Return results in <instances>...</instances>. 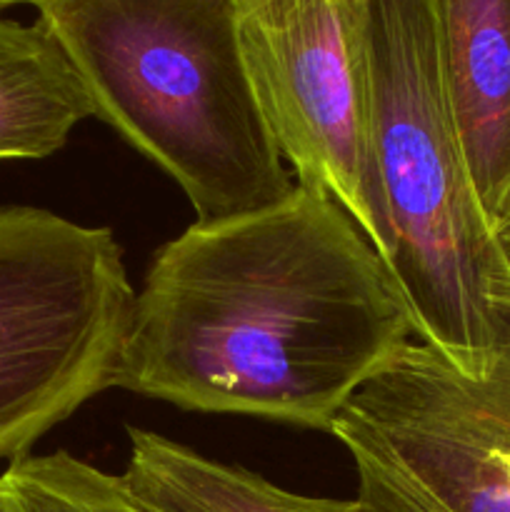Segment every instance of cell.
Segmentation results:
<instances>
[{
  "instance_id": "cell-1",
  "label": "cell",
  "mask_w": 510,
  "mask_h": 512,
  "mask_svg": "<svg viewBox=\"0 0 510 512\" xmlns=\"http://www.w3.org/2000/svg\"><path fill=\"white\" fill-rule=\"evenodd\" d=\"M413 338L375 245L325 190L185 228L135 293L113 388L325 430Z\"/></svg>"
},
{
  "instance_id": "cell-2",
  "label": "cell",
  "mask_w": 510,
  "mask_h": 512,
  "mask_svg": "<svg viewBox=\"0 0 510 512\" xmlns=\"http://www.w3.org/2000/svg\"><path fill=\"white\" fill-rule=\"evenodd\" d=\"M385 258L413 335L475 370L510 345V265L443 85L433 0H358Z\"/></svg>"
},
{
  "instance_id": "cell-3",
  "label": "cell",
  "mask_w": 510,
  "mask_h": 512,
  "mask_svg": "<svg viewBox=\"0 0 510 512\" xmlns=\"http://www.w3.org/2000/svg\"><path fill=\"white\" fill-rule=\"evenodd\" d=\"M38 15L93 113L180 185L198 223L293 190L245 75L230 0H50Z\"/></svg>"
},
{
  "instance_id": "cell-4",
  "label": "cell",
  "mask_w": 510,
  "mask_h": 512,
  "mask_svg": "<svg viewBox=\"0 0 510 512\" xmlns=\"http://www.w3.org/2000/svg\"><path fill=\"white\" fill-rule=\"evenodd\" d=\"M133 300L113 230L0 205V460L113 388Z\"/></svg>"
},
{
  "instance_id": "cell-5",
  "label": "cell",
  "mask_w": 510,
  "mask_h": 512,
  "mask_svg": "<svg viewBox=\"0 0 510 512\" xmlns=\"http://www.w3.org/2000/svg\"><path fill=\"white\" fill-rule=\"evenodd\" d=\"M328 433L353 458L358 512H510V345L463 370L410 340Z\"/></svg>"
},
{
  "instance_id": "cell-6",
  "label": "cell",
  "mask_w": 510,
  "mask_h": 512,
  "mask_svg": "<svg viewBox=\"0 0 510 512\" xmlns=\"http://www.w3.org/2000/svg\"><path fill=\"white\" fill-rule=\"evenodd\" d=\"M245 75L295 180L325 190L388 258L358 0H230Z\"/></svg>"
},
{
  "instance_id": "cell-7",
  "label": "cell",
  "mask_w": 510,
  "mask_h": 512,
  "mask_svg": "<svg viewBox=\"0 0 510 512\" xmlns=\"http://www.w3.org/2000/svg\"><path fill=\"white\" fill-rule=\"evenodd\" d=\"M438 58L475 193L510 220V0H433Z\"/></svg>"
},
{
  "instance_id": "cell-8",
  "label": "cell",
  "mask_w": 510,
  "mask_h": 512,
  "mask_svg": "<svg viewBox=\"0 0 510 512\" xmlns=\"http://www.w3.org/2000/svg\"><path fill=\"white\" fill-rule=\"evenodd\" d=\"M93 103L43 23L0 18V160L58 153Z\"/></svg>"
},
{
  "instance_id": "cell-9",
  "label": "cell",
  "mask_w": 510,
  "mask_h": 512,
  "mask_svg": "<svg viewBox=\"0 0 510 512\" xmlns=\"http://www.w3.org/2000/svg\"><path fill=\"white\" fill-rule=\"evenodd\" d=\"M128 443L123 475L153 512H358L353 500L290 493L153 430L130 425Z\"/></svg>"
},
{
  "instance_id": "cell-10",
  "label": "cell",
  "mask_w": 510,
  "mask_h": 512,
  "mask_svg": "<svg viewBox=\"0 0 510 512\" xmlns=\"http://www.w3.org/2000/svg\"><path fill=\"white\" fill-rule=\"evenodd\" d=\"M0 488L18 512H153L125 475L105 473L68 450L13 460Z\"/></svg>"
},
{
  "instance_id": "cell-11",
  "label": "cell",
  "mask_w": 510,
  "mask_h": 512,
  "mask_svg": "<svg viewBox=\"0 0 510 512\" xmlns=\"http://www.w3.org/2000/svg\"><path fill=\"white\" fill-rule=\"evenodd\" d=\"M495 235H498V243H500V248H503L505 260H508V265H510V220Z\"/></svg>"
},
{
  "instance_id": "cell-12",
  "label": "cell",
  "mask_w": 510,
  "mask_h": 512,
  "mask_svg": "<svg viewBox=\"0 0 510 512\" xmlns=\"http://www.w3.org/2000/svg\"><path fill=\"white\" fill-rule=\"evenodd\" d=\"M50 0H0V10L10 8V5H33V8H43Z\"/></svg>"
},
{
  "instance_id": "cell-13",
  "label": "cell",
  "mask_w": 510,
  "mask_h": 512,
  "mask_svg": "<svg viewBox=\"0 0 510 512\" xmlns=\"http://www.w3.org/2000/svg\"><path fill=\"white\" fill-rule=\"evenodd\" d=\"M0 512H18V508H15V503L10 500V495L5 493L3 488H0Z\"/></svg>"
}]
</instances>
